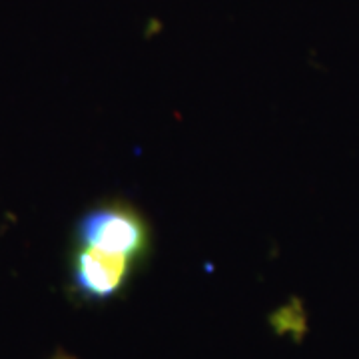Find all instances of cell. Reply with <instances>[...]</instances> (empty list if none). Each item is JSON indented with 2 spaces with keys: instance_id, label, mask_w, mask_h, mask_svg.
Returning <instances> with one entry per match:
<instances>
[{
  "instance_id": "7a4b0ae2",
  "label": "cell",
  "mask_w": 359,
  "mask_h": 359,
  "mask_svg": "<svg viewBox=\"0 0 359 359\" xmlns=\"http://www.w3.org/2000/svg\"><path fill=\"white\" fill-rule=\"evenodd\" d=\"M134 268L136 264L124 257L108 256L90 248L74 245L70 262L74 292L88 302L112 299L126 287Z\"/></svg>"
},
{
  "instance_id": "6da1fadb",
  "label": "cell",
  "mask_w": 359,
  "mask_h": 359,
  "mask_svg": "<svg viewBox=\"0 0 359 359\" xmlns=\"http://www.w3.org/2000/svg\"><path fill=\"white\" fill-rule=\"evenodd\" d=\"M140 264L152 248V230L138 208L128 202H104L88 210L76 226V244Z\"/></svg>"
}]
</instances>
